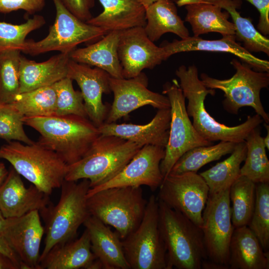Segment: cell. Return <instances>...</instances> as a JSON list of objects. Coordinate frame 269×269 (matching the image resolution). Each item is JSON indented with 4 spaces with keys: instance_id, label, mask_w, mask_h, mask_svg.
Segmentation results:
<instances>
[{
    "instance_id": "6da1fadb",
    "label": "cell",
    "mask_w": 269,
    "mask_h": 269,
    "mask_svg": "<svg viewBox=\"0 0 269 269\" xmlns=\"http://www.w3.org/2000/svg\"><path fill=\"white\" fill-rule=\"evenodd\" d=\"M183 94L188 101L186 111L193 119L192 125L205 139L212 142L226 141L238 143L244 141L254 129L263 123L258 114L249 116L245 122L235 126H228L217 122L206 110L204 101L208 95L214 96L215 90L208 89L198 76L195 65H181L175 71Z\"/></svg>"
},
{
    "instance_id": "7a4b0ae2",
    "label": "cell",
    "mask_w": 269,
    "mask_h": 269,
    "mask_svg": "<svg viewBox=\"0 0 269 269\" xmlns=\"http://www.w3.org/2000/svg\"><path fill=\"white\" fill-rule=\"evenodd\" d=\"M40 134L38 142L56 152L68 165L80 160L101 134L88 118L74 115L23 118Z\"/></svg>"
},
{
    "instance_id": "3957f363",
    "label": "cell",
    "mask_w": 269,
    "mask_h": 269,
    "mask_svg": "<svg viewBox=\"0 0 269 269\" xmlns=\"http://www.w3.org/2000/svg\"><path fill=\"white\" fill-rule=\"evenodd\" d=\"M157 201L158 228L166 249L167 269H201L207 259L201 228Z\"/></svg>"
},
{
    "instance_id": "277c9868",
    "label": "cell",
    "mask_w": 269,
    "mask_h": 269,
    "mask_svg": "<svg viewBox=\"0 0 269 269\" xmlns=\"http://www.w3.org/2000/svg\"><path fill=\"white\" fill-rule=\"evenodd\" d=\"M143 146L120 137L100 134L85 154L68 166L66 181L87 179L90 188L118 174Z\"/></svg>"
},
{
    "instance_id": "5b68a950",
    "label": "cell",
    "mask_w": 269,
    "mask_h": 269,
    "mask_svg": "<svg viewBox=\"0 0 269 269\" xmlns=\"http://www.w3.org/2000/svg\"><path fill=\"white\" fill-rule=\"evenodd\" d=\"M58 203L41 211L45 221L44 247L39 263L56 245L73 240L80 226L91 215L87 204L90 181L63 182Z\"/></svg>"
},
{
    "instance_id": "8992f818",
    "label": "cell",
    "mask_w": 269,
    "mask_h": 269,
    "mask_svg": "<svg viewBox=\"0 0 269 269\" xmlns=\"http://www.w3.org/2000/svg\"><path fill=\"white\" fill-rule=\"evenodd\" d=\"M0 158L8 161L13 169L39 190L50 195L60 188L68 165L53 150L38 141L24 144L7 141L0 147Z\"/></svg>"
},
{
    "instance_id": "52a82bcc",
    "label": "cell",
    "mask_w": 269,
    "mask_h": 269,
    "mask_svg": "<svg viewBox=\"0 0 269 269\" xmlns=\"http://www.w3.org/2000/svg\"><path fill=\"white\" fill-rule=\"evenodd\" d=\"M147 201L141 187H116L87 197L91 215L114 228L121 240L139 225Z\"/></svg>"
},
{
    "instance_id": "ba28073f",
    "label": "cell",
    "mask_w": 269,
    "mask_h": 269,
    "mask_svg": "<svg viewBox=\"0 0 269 269\" xmlns=\"http://www.w3.org/2000/svg\"><path fill=\"white\" fill-rule=\"evenodd\" d=\"M230 63L236 70L231 78L219 79L203 73L200 80L207 88L218 89L224 93L222 105L227 112L237 115L241 108L252 107L268 124L269 116L262 105L260 93L269 85V72L255 71L237 59H233Z\"/></svg>"
},
{
    "instance_id": "9c48e42d",
    "label": "cell",
    "mask_w": 269,
    "mask_h": 269,
    "mask_svg": "<svg viewBox=\"0 0 269 269\" xmlns=\"http://www.w3.org/2000/svg\"><path fill=\"white\" fill-rule=\"evenodd\" d=\"M157 198L151 195L138 227L122 240L131 269H167L166 249L158 228Z\"/></svg>"
},
{
    "instance_id": "30bf717a",
    "label": "cell",
    "mask_w": 269,
    "mask_h": 269,
    "mask_svg": "<svg viewBox=\"0 0 269 269\" xmlns=\"http://www.w3.org/2000/svg\"><path fill=\"white\" fill-rule=\"evenodd\" d=\"M56 17L48 35L41 40H26L22 52L34 56L57 51L70 54L83 43L96 41L107 34L100 27L83 21L73 14L61 0H52Z\"/></svg>"
},
{
    "instance_id": "8fae6325",
    "label": "cell",
    "mask_w": 269,
    "mask_h": 269,
    "mask_svg": "<svg viewBox=\"0 0 269 269\" xmlns=\"http://www.w3.org/2000/svg\"><path fill=\"white\" fill-rule=\"evenodd\" d=\"M162 94L169 99L171 114L168 142L160 164L164 178L186 152L195 147L213 144V142L201 136L194 128L186 111L185 98L176 79L163 85Z\"/></svg>"
},
{
    "instance_id": "7c38bea8",
    "label": "cell",
    "mask_w": 269,
    "mask_h": 269,
    "mask_svg": "<svg viewBox=\"0 0 269 269\" xmlns=\"http://www.w3.org/2000/svg\"><path fill=\"white\" fill-rule=\"evenodd\" d=\"M157 199L176 210L201 228L202 213L209 189L203 177L195 172L169 173L159 187Z\"/></svg>"
},
{
    "instance_id": "4fadbf2b",
    "label": "cell",
    "mask_w": 269,
    "mask_h": 269,
    "mask_svg": "<svg viewBox=\"0 0 269 269\" xmlns=\"http://www.w3.org/2000/svg\"><path fill=\"white\" fill-rule=\"evenodd\" d=\"M229 191L230 188L218 193H209L202 213L201 227L207 259L227 266L229 244L234 229Z\"/></svg>"
},
{
    "instance_id": "5bb4252c",
    "label": "cell",
    "mask_w": 269,
    "mask_h": 269,
    "mask_svg": "<svg viewBox=\"0 0 269 269\" xmlns=\"http://www.w3.org/2000/svg\"><path fill=\"white\" fill-rule=\"evenodd\" d=\"M147 84V78L142 72L128 79L111 77L110 87L114 94V101L104 123H115L130 113L146 105L158 110L169 108L168 97L149 90Z\"/></svg>"
},
{
    "instance_id": "9a60e30c",
    "label": "cell",
    "mask_w": 269,
    "mask_h": 269,
    "mask_svg": "<svg viewBox=\"0 0 269 269\" xmlns=\"http://www.w3.org/2000/svg\"><path fill=\"white\" fill-rule=\"evenodd\" d=\"M164 155V147L153 145L143 146L115 176L100 185L90 188L87 197L100 190L116 187L145 185L155 191L163 179L160 164Z\"/></svg>"
},
{
    "instance_id": "2e32d148",
    "label": "cell",
    "mask_w": 269,
    "mask_h": 269,
    "mask_svg": "<svg viewBox=\"0 0 269 269\" xmlns=\"http://www.w3.org/2000/svg\"><path fill=\"white\" fill-rule=\"evenodd\" d=\"M118 54L124 78L138 75L144 69H152L166 60L162 46L147 36L144 27L120 31Z\"/></svg>"
},
{
    "instance_id": "e0dca14e",
    "label": "cell",
    "mask_w": 269,
    "mask_h": 269,
    "mask_svg": "<svg viewBox=\"0 0 269 269\" xmlns=\"http://www.w3.org/2000/svg\"><path fill=\"white\" fill-rule=\"evenodd\" d=\"M44 233L39 211L5 219L1 234L19 258L24 269H40V248Z\"/></svg>"
},
{
    "instance_id": "ac0fdd59",
    "label": "cell",
    "mask_w": 269,
    "mask_h": 269,
    "mask_svg": "<svg viewBox=\"0 0 269 269\" xmlns=\"http://www.w3.org/2000/svg\"><path fill=\"white\" fill-rule=\"evenodd\" d=\"M67 77L75 80L79 86L88 119L98 128L102 125L109 111L102 101V95L111 92L110 75L100 68H92L70 58Z\"/></svg>"
},
{
    "instance_id": "d6986e66",
    "label": "cell",
    "mask_w": 269,
    "mask_h": 269,
    "mask_svg": "<svg viewBox=\"0 0 269 269\" xmlns=\"http://www.w3.org/2000/svg\"><path fill=\"white\" fill-rule=\"evenodd\" d=\"M49 196L32 184L26 187L20 175L12 168L0 186V211L5 219L34 210L41 212L51 203Z\"/></svg>"
},
{
    "instance_id": "ffe728a7",
    "label": "cell",
    "mask_w": 269,
    "mask_h": 269,
    "mask_svg": "<svg viewBox=\"0 0 269 269\" xmlns=\"http://www.w3.org/2000/svg\"><path fill=\"white\" fill-rule=\"evenodd\" d=\"M161 46L165 52L166 59L173 54L184 52L202 51L228 53L236 56L255 71L269 72V62L258 58L246 50L236 41L234 35H224L218 40H205L199 36H189L166 42Z\"/></svg>"
},
{
    "instance_id": "44dd1931",
    "label": "cell",
    "mask_w": 269,
    "mask_h": 269,
    "mask_svg": "<svg viewBox=\"0 0 269 269\" xmlns=\"http://www.w3.org/2000/svg\"><path fill=\"white\" fill-rule=\"evenodd\" d=\"M171 114L170 108L159 109L148 123H104L99 127L101 134L112 135L136 143L142 146L153 145L165 148L167 145Z\"/></svg>"
},
{
    "instance_id": "7402d4cb",
    "label": "cell",
    "mask_w": 269,
    "mask_h": 269,
    "mask_svg": "<svg viewBox=\"0 0 269 269\" xmlns=\"http://www.w3.org/2000/svg\"><path fill=\"white\" fill-rule=\"evenodd\" d=\"M103 11L87 21L107 33L135 27H144L145 8L137 0H99Z\"/></svg>"
},
{
    "instance_id": "603a6c76",
    "label": "cell",
    "mask_w": 269,
    "mask_h": 269,
    "mask_svg": "<svg viewBox=\"0 0 269 269\" xmlns=\"http://www.w3.org/2000/svg\"><path fill=\"white\" fill-rule=\"evenodd\" d=\"M90 238L91 250L104 269H131L118 233L90 215L83 223Z\"/></svg>"
},
{
    "instance_id": "cb8c5ba5",
    "label": "cell",
    "mask_w": 269,
    "mask_h": 269,
    "mask_svg": "<svg viewBox=\"0 0 269 269\" xmlns=\"http://www.w3.org/2000/svg\"><path fill=\"white\" fill-rule=\"evenodd\" d=\"M69 60V54L62 53L42 62L29 60L21 55L19 93L52 85L67 77Z\"/></svg>"
},
{
    "instance_id": "d4e9b609",
    "label": "cell",
    "mask_w": 269,
    "mask_h": 269,
    "mask_svg": "<svg viewBox=\"0 0 269 269\" xmlns=\"http://www.w3.org/2000/svg\"><path fill=\"white\" fill-rule=\"evenodd\" d=\"M230 269H269V252H265L248 226L234 228L229 248Z\"/></svg>"
},
{
    "instance_id": "484cf974",
    "label": "cell",
    "mask_w": 269,
    "mask_h": 269,
    "mask_svg": "<svg viewBox=\"0 0 269 269\" xmlns=\"http://www.w3.org/2000/svg\"><path fill=\"white\" fill-rule=\"evenodd\" d=\"M120 31H112L97 42L77 48L69 54L76 62L94 66L107 72L111 77L124 78L118 54Z\"/></svg>"
},
{
    "instance_id": "4316f807",
    "label": "cell",
    "mask_w": 269,
    "mask_h": 269,
    "mask_svg": "<svg viewBox=\"0 0 269 269\" xmlns=\"http://www.w3.org/2000/svg\"><path fill=\"white\" fill-rule=\"evenodd\" d=\"M95 259L86 229L79 238L54 246L39 265L40 269H89Z\"/></svg>"
},
{
    "instance_id": "83f0119b",
    "label": "cell",
    "mask_w": 269,
    "mask_h": 269,
    "mask_svg": "<svg viewBox=\"0 0 269 269\" xmlns=\"http://www.w3.org/2000/svg\"><path fill=\"white\" fill-rule=\"evenodd\" d=\"M186 10L185 20L191 25L194 36L209 32H217L222 36L235 35L234 23L229 20V13L223 11L216 4L196 2L184 5Z\"/></svg>"
},
{
    "instance_id": "f1b7e54d",
    "label": "cell",
    "mask_w": 269,
    "mask_h": 269,
    "mask_svg": "<svg viewBox=\"0 0 269 269\" xmlns=\"http://www.w3.org/2000/svg\"><path fill=\"white\" fill-rule=\"evenodd\" d=\"M145 18L144 31L153 42L168 32L174 33L181 39L190 36L172 0H157L145 8Z\"/></svg>"
},
{
    "instance_id": "f546056e",
    "label": "cell",
    "mask_w": 269,
    "mask_h": 269,
    "mask_svg": "<svg viewBox=\"0 0 269 269\" xmlns=\"http://www.w3.org/2000/svg\"><path fill=\"white\" fill-rule=\"evenodd\" d=\"M247 154L245 141L237 143L231 155L224 160L199 173L209 189L210 194L229 188L240 176L241 164Z\"/></svg>"
},
{
    "instance_id": "4dcf8cb0",
    "label": "cell",
    "mask_w": 269,
    "mask_h": 269,
    "mask_svg": "<svg viewBox=\"0 0 269 269\" xmlns=\"http://www.w3.org/2000/svg\"><path fill=\"white\" fill-rule=\"evenodd\" d=\"M241 4V0H218L215 3L229 13L235 27L236 39L243 42L246 50L262 52L269 56V39L256 29L250 18L241 15L237 9Z\"/></svg>"
},
{
    "instance_id": "1f68e13d",
    "label": "cell",
    "mask_w": 269,
    "mask_h": 269,
    "mask_svg": "<svg viewBox=\"0 0 269 269\" xmlns=\"http://www.w3.org/2000/svg\"><path fill=\"white\" fill-rule=\"evenodd\" d=\"M259 127L252 130L246 138L247 154L240 169V175L255 183L269 182V161Z\"/></svg>"
},
{
    "instance_id": "d6a6232c",
    "label": "cell",
    "mask_w": 269,
    "mask_h": 269,
    "mask_svg": "<svg viewBox=\"0 0 269 269\" xmlns=\"http://www.w3.org/2000/svg\"><path fill=\"white\" fill-rule=\"evenodd\" d=\"M229 197L234 227L248 226L255 204L256 183L240 176L230 187Z\"/></svg>"
},
{
    "instance_id": "836d02e7",
    "label": "cell",
    "mask_w": 269,
    "mask_h": 269,
    "mask_svg": "<svg viewBox=\"0 0 269 269\" xmlns=\"http://www.w3.org/2000/svg\"><path fill=\"white\" fill-rule=\"evenodd\" d=\"M237 143L220 141L215 145L194 147L183 154L176 161L169 173L179 174L195 172L212 161L220 159L222 156L231 154Z\"/></svg>"
},
{
    "instance_id": "e575fe53",
    "label": "cell",
    "mask_w": 269,
    "mask_h": 269,
    "mask_svg": "<svg viewBox=\"0 0 269 269\" xmlns=\"http://www.w3.org/2000/svg\"><path fill=\"white\" fill-rule=\"evenodd\" d=\"M56 94L53 85L17 95L11 104L24 117H46L55 115Z\"/></svg>"
},
{
    "instance_id": "d590c367",
    "label": "cell",
    "mask_w": 269,
    "mask_h": 269,
    "mask_svg": "<svg viewBox=\"0 0 269 269\" xmlns=\"http://www.w3.org/2000/svg\"><path fill=\"white\" fill-rule=\"evenodd\" d=\"M20 51L0 54V104H10L19 93Z\"/></svg>"
},
{
    "instance_id": "8d00e7d4",
    "label": "cell",
    "mask_w": 269,
    "mask_h": 269,
    "mask_svg": "<svg viewBox=\"0 0 269 269\" xmlns=\"http://www.w3.org/2000/svg\"><path fill=\"white\" fill-rule=\"evenodd\" d=\"M263 250L269 249V182L256 183V201L248 225Z\"/></svg>"
},
{
    "instance_id": "74e56055",
    "label": "cell",
    "mask_w": 269,
    "mask_h": 269,
    "mask_svg": "<svg viewBox=\"0 0 269 269\" xmlns=\"http://www.w3.org/2000/svg\"><path fill=\"white\" fill-rule=\"evenodd\" d=\"M45 22L44 17L39 15H34L20 24L0 22V54L11 50L21 52L27 35L42 26Z\"/></svg>"
},
{
    "instance_id": "f35d334b",
    "label": "cell",
    "mask_w": 269,
    "mask_h": 269,
    "mask_svg": "<svg viewBox=\"0 0 269 269\" xmlns=\"http://www.w3.org/2000/svg\"><path fill=\"white\" fill-rule=\"evenodd\" d=\"M72 80L65 77L53 84L56 94V116L74 115L88 118L81 91L75 90Z\"/></svg>"
},
{
    "instance_id": "ab89813d",
    "label": "cell",
    "mask_w": 269,
    "mask_h": 269,
    "mask_svg": "<svg viewBox=\"0 0 269 269\" xmlns=\"http://www.w3.org/2000/svg\"><path fill=\"white\" fill-rule=\"evenodd\" d=\"M24 116L11 104H0V138L7 141L16 140L25 144L34 142L26 134Z\"/></svg>"
},
{
    "instance_id": "60d3db41",
    "label": "cell",
    "mask_w": 269,
    "mask_h": 269,
    "mask_svg": "<svg viewBox=\"0 0 269 269\" xmlns=\"http://www.w3.org/2000/svg\"><path fill=\"white\" fill-rule=\"evenodd\" d=\"M44 5L45 0H0V12L22 9L32 14L42 10Z\"/></svg>"
},
{
    "instance_id": "b9f144b4",
    "label": "cell",
    "mask_w": 269,
    "mask_h": 269,
    "mask_svg": "<svg viewBox=\"0 0 269 269\" xmlns=\"http://www.w3.org/2000/svg\"><path fill=\"white\" fill-rule=\"evenodd\" d=\"M66 7L75 16L83 21L92 17L90 10L94 0H61Z\"/></svg>"
},
{
    "instance_id": "7bdbcfd3",
    "label": "cell",
    "mask_w": 269,
    "mask_h": 269,
    "mask_svg": "<svg viewBox=\"0 0 269 269\" xmlns=\"http://www.w3.org/2000/svg\"><path fill=\"white\" fill-rule=\"evenodd\" d=\"M258 10L260 16L258 30L263 35L269 34V0H245Z\"/></svg>"
},
{
    "instance_id": "ee69618b",
    "label": "cell",
    "mask_w": 269,
    "mask_h": 269,
    "mask_svg": "<svg viewBox=\"0 0 269 269\" xmlns=\"http://www.w3.org/2000/svg\"><path fill=\"white\" fill-rule=\"evenodd\" d=\"M0 254L12 261L18 269H24L23 266L19 258L1 233H0Z\"/></svg>"
},
{
    "instance_id": "f6af8a7d",
    "label": "cell",
    "mask_w": 269,
    "mask_h": 269,
    "mask_svg": "<svg viewBox=\"0 0 269 269\" xmlns=\"http://www.w3.org/2000/svg\"><path fill=\"white\" fill-rule=\"evenodd\" d=\"M201 269H229L227 265L219 264L208 259L204 260L201 265Z\"/></svg>"
},
{
    "instance_id": "bcb514c9",
    "label": "cell",
    "mask_w": 269,
    "mask_h": 269,
    "mask_svg": "<svg viewBox=\"0 0 269 269\" xmlns=\"http://www.w3.org/2000/svg\"><path fill=\"white\" fill-rule=\"evenodd\" d=\"M0 269H18L8 258L0 254Z\"/></svg>"
},
{
    "instance_id": "7dc6e473",
    "label": "cell",
    "mask_w": 269,
    "mask_h": 269,
    "mask_svg": "<svg viewBox=\"0 0 269 269\" xmlns=\"http://www.w3.org/2000/svg\"><path fill=\"white\" fill-rule=\"evenodd\" d=\"M174 2H175L178 6H184L186 4L196 2H207V3H212L216 0H172Z\"/></svg>"
},
{
    "instance_id": "c3c4849f",
    "label": "cell",
    "mask_w": 269,
    "mask_h": 269,
    "mask_svg": "<svg viewBox=\"0 0 269 269\" xmlns=\"http://www.w3.org/2000/svg\"><path fill=\"white\" fill-rule=\"evenodd\" d=\"M8 171L7 170L5 165L1 162H0V186L5 179Z\"/></svg>"
},
{
    "instance_id": "681fc988",
    "label": "cell",
    "mask_w": 269,
    "mask_h": 269,
    "mask_svg": "<svg viewBox=\"0 0 269 269\" xmlns=\"http://www.w3.org/2000/svg\"><path fill=\"white\" fill-rule=\"evenodd\" d=\"M265 126L267 129V134L265 137H263V139H264V142L265 144L266 147L268 149V150H269V126L266 123L265 124Z\"/></svg>"
},
{
    "instance_id": "f907efd6",
    "label": "cell",
    "mask_w": 269,
    "mask_h": 269,
    "mask_svg": "<svg viewBox=\"0 0 269 269\" xmlns=\"http://www.w3.org/2000/svg\"><path fill=\"white\" fill-rule=\"evenodd\" d=\"M145 8L148 7L152 3L156 1L157 0H137Z\"/></svg>"
},
{
    "instance_id": "816d5d0a",
    "label": "cell",
    "mask_w": 269,
    "mask_h": 269,
    "mask_svg": "<svg viewBox=\"0 0 269 269\" xmlns=\"http://www.w3.org/2000/svg\"><path fill=\"white\" fill-rule=\"evenodd\" d=\"M5 222V218L2 216L0 211V233L1 234Z\"/></svg>"
}]
</instances>
